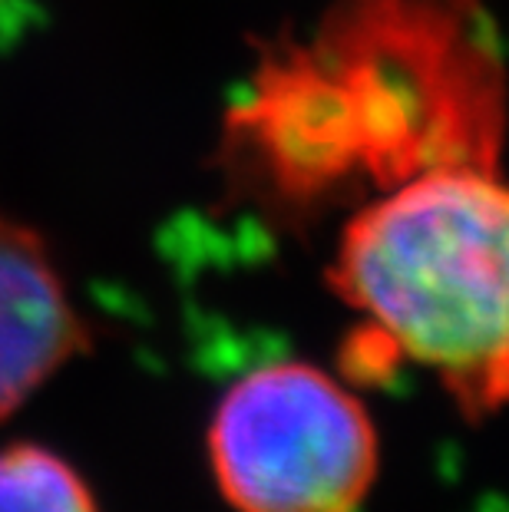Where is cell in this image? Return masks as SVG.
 I'll list each match as a JSON object with an SVG mask.
<instances>
[{"instance_id":"cell-1","label":"cell","mask_w":509,"mask_h":512,"mask_svg":"<svg viewBox=\"0 0 509 512\" xmlns=\"http://www.w3.org/2000/svg\"><path fill=\"white\" fill-rule=\"evenodd\" d=\"M331 285L467 413L509 403V182L437 166L348 222Z\"/></svg>"},{"instance_id":"cell-3","label":"cell","mask_w":509,"mask_h":512,"mask_svg":"<svg viewBox=\"0 0 509 512\" xmlns=\"http://www.w3.org/2000/svg\"><path fill=\"white\" fill-rule=\"evenodd\" d=\"M93 347L47 235L0 205V420Z\"/></svg>"},{"instance_id":"cell-2","label":"cell","mask_w":509,"mask_h":512,"mask_svg":"<svg viewBox=\"0 0 509 512\" xmlns=\"http://www.w3.org/2000/svg\"><path fill=\"white\" fill-rule=\"evenodd\" d=\"M209 460L235 512H357L377 479L381 443L371 413L341 380L278 361L222 394Z\"/></svg>"},{"instance_id":"cell-4","label":"cell","mask_w":509,"mask_h":512,"mask_svg":"<svg viewBox=\"0 0 509 512\" xmlns=\"http://www.w3.org/2000/svg\"><path fill=\"white\" fill-rule=\"evenodd\" d=\"M0 512H100L93 489L47 446L0 450Z\"/></svg>"}]
</instances>
